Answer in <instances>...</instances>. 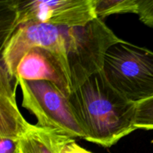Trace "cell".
<instances>
[{"label":"cell","mask_w":153,"mask_h":153,"mask_svg":"<svg viewBox=\"0 0 153 153\" xmlns=\"http://www.w3.org/2000/svg\"><path fill=\"white\" fill-rule=\"evenodd\" d=\"M85 140L108 148L136 130V103L115 91L102 70L92 75L68 98Z\"/></svg>","instance_id":"6da1fadb"},{"label":"cell","mask_w":153,"mask_h":153,"mask_svg":"<svg viewBox=\"0 0 153 153\" xmlns=\"http://www.w3.org/2000/svg\"><path fill=\"white\" fill-rule=\"evenodd\" d=\"M1 46L22 24L42 22L67 27L84 26L97 19L94 0L1 1Z\"/></svg>","instance_id":"7a4b0ae2"},{"label":"cell","mask_w":153,"mask_h":153,"mask_svg":"<svg viewBox=\"0 0 153 153\" xmlns=\"http://www.w3.org/2000/svg\"><path fill=\"white\" fill-rule=\"evenodd\" d=\"M102 72L111 86L128 101L153 97V52L125 40L109 47Z\"/></svg>","instance_id":"3957f363"},{"label":"cell","mask_w":153,"mask_h":153,"mask_svg":"<svg viewBox=\"0 0 153 153\" xmlns=\"http://www.w3.org/2000/svg\"><path fill=\"white\" fill-rule=\"evenodd\" d=\"M81 28L36 22L22 24L1 46V61L16 78V67L25 54L32 48L42 47L59 55L70 67L76 59Z\"/></svg>","instance_id":"277c9868"},{"label":"cell","mask_w":153,"mask_h":153,"mask_svg":"<svg viewBox=\"0 0 153 153\" xmlns=\"http://www.w3.org/2000/svg\"><path fill=\"white\" fill-rule=\"evenodd\" d=\"M22 106L37 119V126L54 130L72 138L85 139L68 99L51 82L18 79Z\"/></svg>","instance_id":"5b68a950"},{"label":"cell","mask_w":153,"mask_h":153,"mask_svg":"<svg viewBox=\"0 0 153 153\" xmlns=\"http://www.w3.org/2000/svg\"><path fill=\"white\" fill-rule=\"evenodd\" d=\"M16 78L47 81L67 99L73 92L67 63L59 55L45 48H32L25 54L16 67Z\"/></svg>","instance_id":"8992f818"},{"label":"cell","mask_w":153,"mask_h":153,"mask_svg":"<svg viewBox=\"0 0 153 153\" xmlns=\"http://www.w3.org/2000/svg\"><path fill=\"white\" fill-rule=\"evenodd\" d=\"M0 73V138L20 139L31 124L22 117L16 105L18 79L10 76L2 61Z\"/></svg>","instance_id":"52a82bcc"},{"label":"cell","mask_w":153,"mask_h":153,"mask_svg":"<svg viewBox=\"0 0 153 153\" xmlns=\"http://www.w3.org/2000/svg\"><path fill=\"white\" fill-rule=\"evenodd\" d=\"M73 140L62 133L31 124L19 140L21 153H62Z\"/></svg>","instance_id":"ba28073f"},{"label":"cell","mask_w":153,"mask_h":153,"mask_svg":"<svg viewBox=\"0 0 153 153\" xmlns=\"http://www.w3.org/2000/svg\"><path fill=\"white\" fill-rule=\"evenodd\" d=\"M97 18L117 13H137V0H94Z\"/></svg>","instance_id":"9c48e42d"},{"label":"cell","mask_w":153,"mask_h":153,"mask_svg":"<svg viewBox=\"0 0 153 153\" xmlns=\"http://www.w3.org/2000/svg\"><path fill=\"white\" fill-rule=\"evenodd\" d=\"M135 127L137 129H153V97L136 104Z\"/></svg>","instance_id":"30bf717a"},{"label":"cell","mask_w":153,"mask_h":153,"mask_svg":"<svg viewBox=\"0 0 153 153\" xmlns=\"http://www.w3.org/2000/svg\"><path fill=\"white\" fill-rule=\"evenodd\" d=\"M137 14L142 22L153 28V0H137Z\"/></svg>","instance_id":"8fae6325"},{"label":"cell","mask_w":153,"mask_h":153,"mask_svg":"<svg viewBox=\"0 0 153 153\" xmlns=\"http://www.w3.org/2000/svg\"><path fill=\"white\" fill-rule=\"evenodd\" d=\"M20 139L0 138V153H21Z\"/></svg>","instance_id":"7c38bea8"},{"label":"cell","mask_w":153,"mask_h":153,"mask_svg":"<svg viewBox=\"0 0 153 153\" xmlns=\"http://www.w3.org/2000/svg\"><path fill=\"white\" fill-rule=\"evenodd\" d=\"M62 153H92L90 151L86 150L84 148L81 147L79 145L76 143L75 140H73L71 142L67 144V146L63 149Z\"/></svg>","instance_id":"4fadbf2b"}]
</instances>
